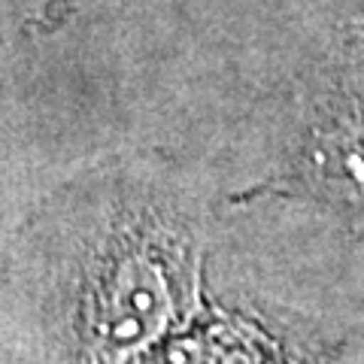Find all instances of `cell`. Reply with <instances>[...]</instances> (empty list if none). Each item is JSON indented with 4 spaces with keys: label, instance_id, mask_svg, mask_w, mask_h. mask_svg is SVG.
<instances>
[{
    "label": "cell",
    "instance_id": "cell-1",
    "mask_svg": "<svg viewBox=\"0 0 364 364\" xmlns=\"http://www.w3.org/2000/svg\"><path fill=\"white\" fill-rule=\"evenodd\" d=\"M304 173L337 198L364 200V91L328 100L304 143Z\"/></svg>",
    "mask_w": 364,
    "mask_h": 364
}]
</instances>
